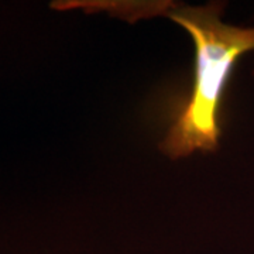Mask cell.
Listing matches in <instances>:
<instances>
[{
	"label": "cell",
	"mask_w": 254,
	"mask_h": 254,
	"mask_svg": "<svg viewBox=\"0 0 254 254\" xmlns=\"http://www.w3.org/2000/svg\"><path fill=\"white\" fill-rule=\"evenodd\" d=\"M223 3L173 7L165 14L190 33L195 48V76L188 99L178 108L160 148L171 158L193 151H216L219 109L237 60L254 51V27H236L220 20Z\"/></svg>",
	"instance_id": "cell-1"
}]
</instances>
